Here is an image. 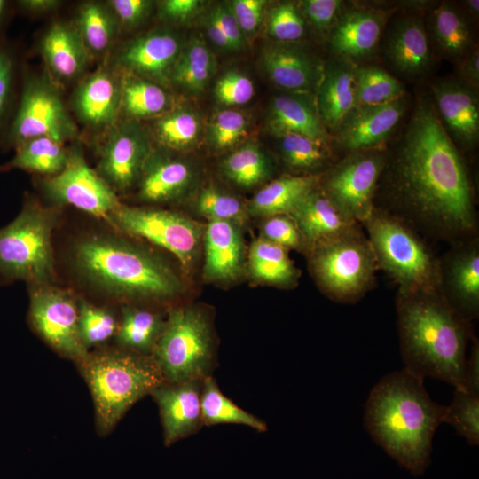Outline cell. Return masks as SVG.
<instances>
[{"instance_id":"obj_1","label":"cell","mask_w":479,"mask_h":479,"mask_svg":"<svg viewBox=\"0 0 479 479\" xmlns=\"http://www.w3.org/2000/svg\"><path fill=\"white\" fill-rule=\"evenodd\" d=\"M380 192L395 209L389 213L439 239L458 243L475 232L466 162L427 95L417 97L399 139L386 152L375 194Z\"/></svg>"},{"instance_id":"obj_2","label":"cell","mask_w":479,"mask_h":479,"mask_svg":"<svg viewBox=\"0 0 479 479\" xmlns=\"http://www.w3.org/2000/svg\"><path fill=\"white\" fill-rule=\"evenodd\" d=\"M424 378L404 367L382 377L365 407V427L386 453L413 475L431 460L432 442L446 406L433 401Z\"/></svg>"},{"instance_id":"obj_3","label":"cell","mask_w":479,"mask_h":479,"mask_svg":"<svg viewBox=\"0 0 479 479\" xmlns=\"http://www.w3.org/2000/svg\"><path fill=\"white\" fill-rule=\"evenodd\" d=\"M397 312L404 368L462 389L470 323L439 292L398 293Z\"/></svg>"},{"instance_id":"obj_4","label":"cell","mask_w":479,"mask_h":479,"mask_svg":"<svg viewBox=\"0 0 479 479\" xmlns=\"http://www.w3.org/2000/svg\"><path fill=\"white\" fill-rule=\"evenodd\" d=\"M75 271L98 291L122 300H170L183 282L159 255L123 238L88 235L72 251Z\"/></svg>"},{"instance_id":"obj_5","label":"cell","mask_w":479,"mask_h":479,"mask_svg":"<svg viewBox=\"0 0 479 479\" xmlns=\"http://www.w3.org/2000/svg\"><path fill=\"white\" fill-rule=\"evenodd\" d=\"M98 427L108 431L138 400L165 382L152 356L127 349L90 354L80 362Z\"/></svg>"},{"instance_id":"obj_6","label":"cell","mask_w":479,"mask_h":479,"mask_svg":"<svg viewBox=\"0 0 479 479\" xmlns=\"http://www.w3.org/2000/svg\"><path fill=\"white\" fill-rule=\"evenodd\" d=\"M363 224L377 267L398 285V293L439 292L440 262L410 225L378 208Z\"/></svg>"},{"instance_id":"obj_7","label":"cell","mask_w":479,"mask_h":479,"mask_svg":"<svg viewBox=\"0 0 479 479\" xmlns=\"http://www.w3.org/2000/svg\"><path fill=\"white\" fill-rule=\"evenodd\" d=\"M53 208L26 198L17 216L0 227V279L26 281L29 286L51 284L54 276Z\"/></svg>"},{"instance_id":"obj_8","label":"cell","mask_w":479,"mask_h":479,"mask_svg":"<svg viewBox=\"0 0 479 479\" xmlns=\"http://www.w3.org/2000/svg\"><path fill=\"white\" fill-rule=\"evenodd\" d=\"M152 357L168 383L212 375L216 343L208 314L193 305L171 309Z\"/></svg>"},{"instance_id":"obj_9","label":"cell","mask_w":479,"mask_h":479,"mask_svg":"<svg viewBox=\"0 0 479 479\" xmlns=\"http://www.w3.org/2000/svg\"><path fill=\"white\" fill-rule=\"evenodd\" d=\"M311 272L332 300L355 302L374 285L377 263L358 225L308 249Z\"/></svg>"},{"instance_id":"obj_10","label":"cell","mask_w":479,"mask_h":479,"mask_svg":"<svg viewBox=\"0 0 479 479\" xmlns=\"http://www.w3.org/2000/svg\"><path fill=\"white\" fill-rule=\"evenodd\" d=\"M16 108L2 145L14 148L26 140L46 137L61 144L79 132L57 85L46 75L24 74Z\"/></svg>"},{"instance_id":"obj_11","label":"cell","mask_w":479,"mask_h":479,"mask_svg":"<svg viewBox=\"0 0 479 479\" xmlns=\"http://www.w3.org/2000/svg\"><path fill=\"white\" fill-rule=\"evenodd\" d=\"M107 221L119 231L171 253L186 269L195 261L204 227L177 212L121 204Z\"/></svg>"},{"instance_id":"obj_12","label":"cell","mask_w":479,"mask_h":479,"mask_svg":"<svg viewBox=\"0 0 479 479\" xmlns=\"http://www.w3.org/2000/svg\"><path fill=\"white\" fill-rule=\"evenodd\" d=\"M385 160L383 148L350 152L321 176L319 186L343 214L364 224L374 209Z\"/></svg>"},{"instance_id":"obj_13","label":"cell","mask_w":479,"mask_h":479,"mask_svg":"<svg viewBox=\"0 0 479 479\" xmlns=\"http://www.w3.org/2000/svg\"><path fill=\"white\" fill-rule=\"evenodd\" d=\"M29 318L33 327L56 350L82 362L89 355L78 334V301L51 284L30 286Z\"/></svg>"},{"instance_id":"obj_14","label":"cell","mask_w":479,"mask_h":479,"mask_svg":"<svg viewBox=\"0 0 479 479\" xmlns=\"http://www.w3.org/2000/svg\"><path fill=\"white\" fill-rule=\"evenodd\" d=\"M43 190L57 204L70 205L106 220L122 204L116 192L89 167L81 150L75 147L68 149L64 169L44 179Z\"/></svg>"},{"instance_id":"obj_15","label":"cell","mask_w":479,"mask_h":479,"mask_svg":"<svg viewBox=\"0 0 479 479\" xmlns=\"http://www.w3.org/2000/svg\"><path fill=\"white\" fill-rule=\"evenodd\" d=\"M98 149V174L116 192H125L138 182L153 152L147 130L138 121H117L106 130Z\"/></svg>"},{"instance_id":"obj_16","label":"cell","mask_w":479,"mask_h":479,"mask_svg":"<svg viewBox=\"0 0 479 479\" xmlns=\"http://www.w3.org/2000/svg\"><path fill=\"white\" fill-rule=\"evenodd\" d=\"M475 240L456 243L439 263V294L450 308L471 323L479 314V247Z\"/></svg>"},{"instance_id":"obj_17","label":"cell","mask_w":479,"mask_h":479,"mask_svg":"<svg viewBox=\"0 0 479 479\" xmlns=\"http://www.w3.org/2000/svg\"><path fill=\"white\" fill-rule=\"evenodd\" d=\"M431 90L436 112L451 139L465 149L475 148L479 139L477 88L448 78L433 82Z\"/></svg>"},{"instance_id":"obj_18","label":"cell","mask_w":479,"mask_h":479,"mask_svg":"<svg viewBox=\"0 0 479 479\" xmlns=\"http://www.w3.org/2000/svg\"><path fill=\"white\" fill-rule=\"evenodd\" d=\"M182 50L178 37L168 30L152 31L123 44L114 63L121 73L159 84L169 82L172 67Z\"/></svg>"},{"instance_id":"obj_19","label":"cell","mask_w":479,"mask_h":479,"mask_svg":"<svg viewBox=\"0 0 479 479\" xmlns=\"http://www.w3.org/2000/svg\"><path fill=\"white\" fill-rule=\"evenodd\" d=\"M389 17V13L384 10L344 9L328 35L334 57L355 66L371 59L380 44Z\"/></svg>"},{"instance_id":"obj_20","label":"cell","mask_w":479,"mask_h":479,"mask_svg":"<svg viewBox=\"0 0 479 479\" xmlns=\"http://www.w3.org/2000/svg\"><path fill=\"white\" fill-rule=\"evenodd\" d=\"M406 106L404 96L383 105L355 107L334 130L339 146L349 153L383 148Z\"/></svg>"},{"instance_id":"obj_21","label":"cell","mask_w":479,"mask_h":479,"mask_svg":"<svg viewBox=\"0 0 479 479\" xmlns=\"http://www.w3.org/2000/svg\"><path fill=\"white\" fill-rule=\"evenodd\" d=\"M73 108L79 120L94 130H106L121 114V74L102 66L87 75L73 96Z\"/></svg>"},{"instance_id":"obj_22","label":"cell","mask_w":479,"mask_h":479,"mask_svg":"<svg viewBox=\"0 0 479 479\" xmlns=\"http://www.w3.org/2000/svg\"><path fill=\"white\" fill-rule=\"evenodd\" d=\"M202 382H163L151 393L159 407L166 446L197 433L203 426Z\"/></svg>"},{"instance_id":"obj_23","label":"cell","mask_w":479,"mask_h":479,"mask_svg":"<svg viewBox=\"0 0 479 479\" xmlns=\"http://www.w3.org/2000/svg\"><path fill=\"white\" fill-rule=\"evenodd\" d=\"M383 52L403 75L418 77L426 74L433 65V52L420 17L406 15L394 20L386 33Z\"/></svg>"},{"instance_id":"obj_24","label":"cell","mask_w":479,"mask_h":479,"mask_svg":"<svg viewBox=\"0 0 479 479\" xmlns=\"http://www.w3.org/2000/svg\"><path fill=\"white\" fill-rule=\"evenodd\" d=\"M262 65L270 80L293 93L317 90L324 67L320 62L296 43H275L262 52Z\"/></svg>"},{"instance_id":"obj_25","label":"cell","mask_w":479,"mask_h":479,"mask_svg":"<svg viewBox=\"0 0 479 479\" xmlns=\"http://www.w3.org/2000/svg\"><path fill=\"white\" fill-rule=\"evenodd\" d=\"M194 180L193 168L186 161L153 150L143 168L138 198L150 203H165L182 197Z\"/></svg>"},{"instance_id":"obj_26","label":"cell","mask_w":479,"mask_h":479,"mask_svg":"<svg viewBox=\"0 0 479 479\" xmlns=\"http://www.w3.org/2000/svg\"><path fill=\"white\" fill-rule=\"evenodd\" d=\"M202 241L205 278L216 282L235 279L244 263V245L239 225L226 221H208Z\"/></svg>"},{"instance_id":"obj_27","label":"cell","mask_w":479,"mask_h":479,"mask_svg":"<svg viewBox=\"0 0 479 479\" xmlns=\"http://www.w3.org/2000/svg\"><path fill=\"white\" fill-rule=\"evenodd\" d=\"M289 216L302 234L307 250L359 224L343 214L319 185Z\"/></svg>"},{"instance_id":"obj_28","label":"cell","mask_w":479,"mask_h":479,"mask_svg":"<svg viewBox=\"0 0 479 479\" xmlns=\"http://www.w3.org/2000/svg\"><path fill=\"white\" fill-rule=\"evenodd\" d=\"M354 67L352 63L334 57L324 67L315 101L325 127L335 130L357 107Z\"/></svg>"},{"instance_id":"obj_29","label":"cell","mask_w":479,"mask_h":479,"mask_svg":"<svg viewBox=\"0 0 479 479\" xmlns=\"http://www.w3.org/2000/svg\"><path fill=\"white\" fill-rule=\"evenodd\" d=\"M40 51L57 79L72 81L86 70L90 54L73 24L53 23L43 35Z\"/></svg>"},{"instance_id":"obj_30","label":"cell","mask_w":479,"mask_h":479,"mask_svg":"<svg viewBox=\"0 0 479 479\" xmlns=\"http://www.w3.org/2000/svg\"><path fill=\"white\" fill-rule=\"evenodd\" d=\"M268 125L276 135L294 132L328 144L329 135L319 116L316 101L306 93H286L271 102Z\"/></svg>"},{"instance_id":"obj_31","label":"cell","mask_w":479,"mask_h":479,"mask_svg":"<svg viewBox=\"0 0 479 479\" xmlns=\"http://www.w3.org/2000/svg\"><path fill=\"white\" fill-rule=\"evenodd\" d=\"M468 18L463 10L448 2L432 9L427 34L445 58L460 62L476 47Z\"/></svg>"},{"instance_id":"obj_32","label":"cell","mask_w":479,"mask_h":479,"mask_svg":"<svg viewBox=\"0 0 479 479\" xmlns=\"http://www.w3.org/2000/svg\"><path fill=\"white\" fill-rule=\"evenodd\" d=\"M320 175H287L261 188L247 206L249 214L264 217L289 215L320 183Z\"/></svg>"},{"instance_id":"obj_33","label":"cell","mask_w":479,"mask_h":479,"mask_svg":"<svg viewBox=\"0 0 479 479\" xmlns=\"http://www.w3.org/2000/svg\"><path fill=\"white\" fill-rule=\"evenodd\" d=\"M121 114L125 119L162 115L170 106V97L161 84L133 75L121 73Z\"/></svg>"},{"instance_id":"obj_34","label":"cell","mask_w":479,"mask_h":479,"mask_svg":"<svg viewBox=\"0 0 479 479\" xmlns=\"http://www.w3.org/2000/svg\"><path fill=\"white\" fill-rule=\"evenodd\" d=\"M166 319L158 312L133 306L122 308L115 334L117 342L132 352L152 356Z\"/></svg>"},{"instance_id":"obj_35","label":"cell","mask_w":479,"mask_h":479,"mask_svg":"<svg viewBox=\"0 0 479 479\" xmlns=\"http://www.w3.org/2000/svg\"><path fill=\"white\" fill-rule=\"evenodd\" d=\"M13 149L12 157L2 170L21 169L51 177L64 169L68 158L64 144L46 137L26 140Z\"/></svg>"},{"instance_id":"obj_36","label":"cell","mask_w":479,"mask_h":479,"mask_svg":"<svg viewBox=\"0 0 479 479\" xmlns=\"http://www.w3.org/2000/svg\"><path fill=\"white\" fill-rule=\"evenodd\" d=\"M287 252L263 237L255 240L248 253V269L253 278L278 287L294 285L299 271Z\"/></svg>"},{"instance_id":"obj_37","label":"cell","mask_w":479,"mask_h":479,"mask_svg":"<svg viewBox=\"0 0 479 479\" xmlns=\"http://www.w3.org/2000/svg\"><path fill=\"white\" fill-rule=\"evenodd\" d=\"M73 25L90 55L106 52L120 28L106 4L96 1H89L79 6Z\"/></svg>"},{"instance_id":"obj_38","label":"cell","mask_w":479,"mask_h":479,"mask_svg":"<svg viewBox=\"0 0 479 479\" xmlns=\"http://www.w3.org/2000/svg\"><path fill=\"white\" fill-rule=\"evenodd\" d=\"M200 404L203 426L232 423L245 425L258 432L267 430V424L263 420L224 395L212 375L203 379Z\"/></svg>"},{"instance_id":"obj_39","label":"cell","mask_w":479,"mask_h":479,"mask_svg":"<svg viewBox=\"0 0 479 479\" xmlns=\"http://www.w3.org/2000/svg\"><path fill=\"white\" fill-rule=\"evenodd\" d=\"M215 69V59L208 46L194 39L182 48L170 73L173 82L191 93L206 88Z\"/></svg>"},{"instance_id":"obj_40","label":"cell","mask_w":479,"mask_h":479,"mask_svg":"<svg viewBox=\"0 0 479 479\" xmlns=\"http://www.w3.org/2000/svg\"><path fill=\"white\" fill-rule=\"evenodd\" d=\"M285 164L297 175L314 172L329 164L331 153L327 145L294 132L276 134Z\"/></svg>"},{"instance_id":"obj_41","label":"cell","mask_w":479,"mask_h":479,"mask_svg":"<svg viewBox=\"0 0 479 479\" xmlns=\"http://www.w3.org/2000/svg\"><path fill=\"white\" fill-rule=\"evenodd\" d=\"M354 80L357 106L383 105L404 97L403 84L377 65L355 66Z\"/></svg>"},{"instance_id":"obj_42","label":"cell","mask_w":479,"mask_h":479,"mask_svg":"<svg viewBox=\"0 0 479 479\" xmlns=\"http://www.w3.org/2000/svg\"><path fill=\"white\" fill-rule=\"evenodd\" d=\"M200 130L199 116L188 108L168 111L153 123L154 135L159 143L173 150H184L195 145Z\"/></svg>"},{"instance_id":"obj_43","label":"cell","mask_w":479,"mask_h":479,"mask_svg":"<svg viewBox=\"0 0 479 479\" xmlns=\"http://www.w3.org/2000/svg\"><path fill=\"white\" fill-rule=\"evenodd\" d=\"M222 168L228 178L243 187L259 185L271 173L267 155L255 143H247L233 151L224 160Z\"/></svg>"},{"instance_id":"obj_44","label":"cell","mask_w":479,"mask_h":479,"mask_svg":"<svg viewBox=\"0 0 479 479\" xmlns=\"http://www.w3.org/2000/svg\"><path fill=\"white\" fill-rule=\"evenodd\" d=\"M454 389L453 398L446 406L444 423L450 424L470 445H478L479 395Z\"/></svg>"},{"instance_id":"obj_45","label":"cell","mask_w":479,"mask_h":479,"mask_svg":"<svg viewBox=\"0 0 479 479\" xmlns=\"http://www.w3.org/2000/svg\"><path fill=\"white\" fill-rule=\"evenodd\" d=\"M118 323L111 310L83 299L78 300V334L86 349L102 344L115 335Z\"/></svg>"},{"instance_id":"obj_46","label":"cell","mask_w":479,"mask_h":479,"mask_svg":"<svg viewBox=\"0 0 479 479\" xmlns=\"http://www.w3.org/2000/svg\"><path fill=\"white\" fill-rule=\"evenodd\" d=\"M195 206L198 213L208 221H226L237 225L246 221L248 213L240 200L213 185L199 192Z\"/></svg>"},{"instance_id":"obj_47","label":"cell","mask_w":479,"mask_h":479,"mask_svg":"<svg viewBox=\"0 0 479 479\" xmlns=\"http://www.w3.org/2000/svg\"><path fill=\"white\" fill-rule=\"evenodd\" d=\"M266 27L275 43H293L305 35L307 22L298 4L282 2L270 9Z\"/></svg>"},{"instance_id":"obj_48","label":"cell","mask_w":479,"mask_h":479,"mask_svg":"<svg viewBox=\"0 0 479 479\" xmlns=\"http://www.w3.org/2000/svg\"><path fill=\"white\" fill-rule=\"evenodd\" d=\"M17 61L13 51L0 42V145L12 119L16 103L15 78Z\"/></svg>"},{"instance_id":"obj_49","label":"cell","mask_w":479,"mask_h":479,"mask_svg":"<svg viewBox=\"0 0 479 479\" xmlns=\"http://www.w3.org/2000/svg\"><path fill=\"white\" fill-rule=\"evenodd\" d=\"M246 116L235 110L217 112L208 127L209 143L216 149H228L239 143L247 133Z\"/></svg>"},{"instance_id":"obj_50","label":"cell","mask_w":479,"mask_h":479,"mask_svg":"<svg viewBox=\"0 0 479 479\" xmlns=\"http://www.w3.org/2000/svg\"><path fill=\"white\" fill-rule=\"evenodd\" d=\"M214 93L216 100L226 106L247 104L255 94L251 79L244 74L231 70L216 81Z\"/></svg>"},{"instance_id":"obj_51","label":"cell","mask_w":479,"mask_h":479,"mask_svg":"<svg viewBox=\"0 0 479 479\" xmlns=\"http://www.w3.org/2000/svg\"><path fill=\"white\" fill-rule=\"evenodd\" d=\"M263 238L287 249H307L304 240L289 215L266 217L262 227Z\"/></svg>"},{"instance_id":"obj_52","label":"cell","mask_w":479,"mask_h":479,"mask_svg":"<svg viewBox=\"0 0 479 479\" xmlns=\"http://www.w3.org/2000/svg\"><path fill=\"white\" fill-rule=\"evenodd\" d=\"M298 6L306 22L318 33L327 35L344 11V4L340 0H304Z\"/></svg>"},{"instance_id":"obj_53","label":"cell","mask_w":479,"mask_h":479,"mask_svg":"<svg viewBox=\"0 0 479 479\" xmlns=\"http://www.w3.org/2000/svg\"><path fill=\"white\" fill-rule=\"evenodd\" d=\"M120 27L133 28L150 15L153 3L149 0H109L106 2Z\"/></svg>"},{"instance_id":"obj_54","label":"cell","mask_w":479,"mask_h":479,"mask_svg":"<svg viewBox=\"0 0 479 479\" xmlns=\"http://www.w3.org/2000/svg\"><path fill=\"white\" fill-rule=\"evenodd\" d=\"M267 1L235 0L230 6L242 33L253 35L260 26Z\"/></svg>"},{"instance_id":"obj_55","label":"cell","mask_w":479,"mask_h":479,"mask_svg":"<svg viewBox=\"0 0 479 479\" xmlns=\"http://www.w3.org/2000/svg\"><path fill=\"white\" fill-rule=\"evenodd\" d=\"M227 36L233 50H240L245 44V36L242 33L230 6L216 5L209 13Z\"/></svg>"},{"instance_id":"obj_56","label":"cell","mask_w":479,"mask_h":479,"mask_svg":"<svg viewBox=\"0 0 479 479\" xmlns=\"http://www.w3.org/2000/svg\"><path fill=\"white\" fill-rule=\"evenodd\" d=\"M203 2L199 0H164L158 4L161 18L170 22H185L194 16Z\"/></svg>"},{"instance_id":"obj_57","label":"cell","mask_w":479,"mask_h":479,"mask_svg":"<svg viewBox=\"0 0 479 479\" xmlns=\"http://www.w3.org/2000/svg\"><path fill=\"white\" fill-rule=\"evenodd\" d=\"M470 356L466 360L464 372V390L479 395V343L478 340L472 337Z\"/></svg>"},{"instance_id":"obj_58","label":"cell","mask_w":479,"mask_h":479,"mask_svg":"<svg viewBox=\"0 0 479 479\" xmlns=\"http://www.w3.org/2000/svg\"><path fill=\"white\" fill-rule=\"evenodd\" d=\"M461 80L478 88L479 85V51L475 47L460 62Z\"/></svg>"},{"instance_id":"obj_59","label":"cell","mask_w":479,"mask_h":479,"mask_svg":"<svg viewBox=\"0 0 479 479\" xmlns=\"http://www.w3.org/2000/svg\"><path fill=\"white\" fill-rule=\"evenodd\" d=\"M62 2L59 0H19L14 5L20 11L30 14H43L56 11Z\"/></svg>"},{"instance_id":"obj_60","label":"cell","mask_w":479,"mask_h":479,"mask_svg":"<svg viewBox=\"0 0 479 479\" xmlns=\"http://www.w3.org/2000/svg\"><path fill=\"white\" fill-rule=\"evenodd\" d=\"M207 33L209 39L224 50H232V47L216 20L208 15L206 23Z\"/></svg>"},{"instance_id":"obj_61","label":"cell","mask_w":479,"mask_h":479,"mask_svg":"<svg viewBox=\"0 0 479 479\" xmlns=\"http://www.w3.org/2000/svg\"><path fill=\"white\" fill-rule=\"evenodd\" d=\"M463 11L468 17H472L475 20L479 16V1L478 0H466L462 2Z\"/></svg>"},{"instance_id":"obj_62","label":"cell","mask_w":479,"mask_h":479,"mask_svg":"<svg viewBox=\"0 0 479 479\" xmlns=\"http://www.w3.org/2000/svg\"><path fill=\"white\" fill-rule=\"evenodd\" d=\"M11 4L6 0H0V31L8 17Z\"/></svg>"}]
</instances>
